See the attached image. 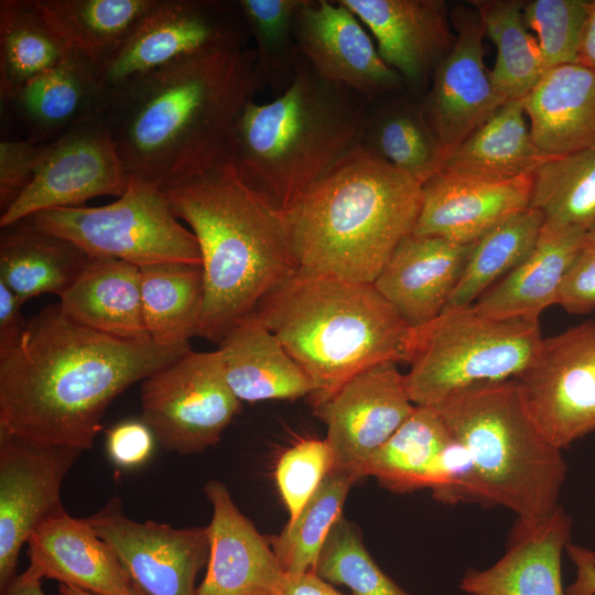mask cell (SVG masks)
<instances>
[{"label":"cell","instance_id":"6da1fadb","mask_svg":"<svg viewBox=\"0 0 595 595\" xmlns=\"http://www.w3.org/2000/svg\"><path fill=\"white\" fill-rule=\"evenodd\" d=\"M261 88L246 36L108 89L104 118L128 180L162 187L230 158L242 109Z\"/></svg>","mask_w":595,"mask_h":595},{"label":"cell","instance_id":"7a4b0ae2","mask_svg":"<svg viewBox=\"0 0 595 595\" xmlns=\"http://www.w3.org/2000/svg\"><path fill=\"white\" fill-rule=\"evenodd\" d=\"M190 350L119 339L48 305L0 355V426L39 443L90 450L111 402Z\"/></svg>","mask_w":595,"mask_h":595},{"label":"cell","instance_id":"3957f363","mask_svg":"<svg viewBox=\"0 0 595 595\" xmlns=\"http://www.w3.org/2000/svg\"><path fill=\"white\" fill-rule=\"evenodd\" d=\"M161 190L201 250L204 302L197 336L219 345L299 271L286 213L249 184L231 158Z\"/></svg>","mask_w":595,"mask_h":595},{"label":"cell","instance_id":"277c9868","mask_svg":"<svg viewBox=\"0 0 595 595\" xmlns=\"http://www.w3.org/2000/svg\"><path fill=\"white\" fill-rule=\"evenodd\" d=\"M421 203L422 184L356 144L285 212L299 270L372 284Z\"/></svg>","mask_w":595,"mask_h":595},{"label":"cell","instance_id":"5b68a950","mask_svg":"<svg viewBox=\"0 0 595 595\" xmlns=\"http://www.w3.org/2000/svg\"><path fill=\"white\" fill-rule=\"evenodd\" d=\"M369 101L321 78L299 54L288 87L251 100L230 138V158L257 191L288 212L359 143Z\"/></svg>","mask_w":595,"mask_h":595},{"label":"cell","instance_id":"8992f818","mask_svg":"<svg viewBox=\"0 0 595 595\" xmlns=\"http://www.w3.org/2000/svg\"><path fill=\"white\" fill-rule=\"evenodd\" d=\"M253 315L327 396L374 365L407 363L411 327L372 284L298 271Z\"/></svg>","mask_w":595,"mask_h":595},{"label":"cell","instance_id":"52a82bcc","mask_svg":"<svg viewBox=\"0 0 595 595\" xmlns=\"http://www.w3.org/2000/svg\"><path fill=\"white\" fill-rule=\"evenodd\" d=\"M470 453L494 506L532 521L559 506L567 466L526 414L513 379L459 390L434 407Z\"/></svg>","mask_w":595,"mask_h":595},{"label":"cell","instance_id":"ba28073f","mask_svg":"<svg viewBox=\"0 0 595 595\" xmlns=\"http://www.w3.org/2000/svg\"><path fill=\"white\" fill-rule=\"evenodd\" d=\"M541 342L539 320L495 318L473 305L444 310L411 328L407 392L414 405L434 408L465 388L515 379Z\"/></svg>","mask_w":595,"mask_h":595},{"label":"cell","instance_id":"9c48e42d","mask_svg":"<svg viewBox=\"0 0 595 595\" xmlns=\"http://www.w3.org/2000/svg\"><path fill=\"white\" fill-rule=\"evenodd\" d=\"M24 219L91 257L116 258L139 268L202 266L195 235L180 223L164 192L138 180H128L125 193L108 205L52 208Z\"/></svg>","mask_w":595,"mask_h":595},{"label":"cell","instance_id":"30bf717a","mask_svg":"<svg viewBox=\"0 0 595 595\" xmlns=\"http://www.w3.org/2000/svg\"><path fill=\"white\" fill-rule=\"evenodd\" d=\"M141 420L167 452L191 455L216 444L240 411L219 350L187 351L143 380Z\"/></svg>","mask_w":595,"mask_h":595},{"label":"cell","instance_id":"8fae6325","mask_svg":"<svg viewBox=\"0 0 595 595\" xmlns=\"http://www.w3.org/2000/svg\"><path fill=\"white\" fill-rule=\"evenodd\" d=\"M537 430L563 450L595 431V320L542 338L513 379Z\"/></svg>","mask_w":595,"mask_h":595},{"label":"cell","instance_id":"7c38bea8","mask_svg":"<svg viewBox=\"0 0 595 595\" xmlns=\"http://www.w3.org/2000/svg\"><path fill=\"white\" fill-rule=\"evenodd\" d=\"M128 177L102 112L43 144L33 178L0 215V227L42 210L77 207L97 196H121Z\"/></svg>","mask_w":595,"mask_h":595},{"label":"cell","instance_id":"4fadbf2b","mask_svg":"<svg viewBox=\"0 0 595 595\" xmlns=\"http://www.w3.org/2000/svg\"><path fill=\"white\" fill-rule=\"evenodd\" d=\"M247 30L237 1L156 0L100 65L101 78L110 89Z\"/></svg>","mask_w":595,"mask_h":595},{"label":"cell","instance_id":"5bb4252c","mask_svg":"<svg viewBox=\"0 0 595 595\" xmlns=\"http://www.w3.org/2000/svg\"><path fill=\"white\" fill-rule=\"evenodd\" d=\"M83 451L39 443L0 426V589L17 576L33 531L65 512L61 486Z\"/></svg>","mask_w":595,"mask_h":595},{"label":"cell","instance_id":"9a60e30c","mask_svg":"<svg viewBox=\"0 0 595 595\" xmlns=\"http://www.w3.org/2000/svg\"><path fill=\"white\" fill-rule=\"evenodd\" d=\"M326 425L334 468L359 479L372 454L414 409L397 363L385 361L356 374L332 393L311 399Z\"/></svg>","mask_w":595,"mask_h":595},{"label":"cell","instance_id":"2e32d148","mask_svg":"<svg viewBox=\"0 0 595 595\" xmlns=\"http://www.w3.org/2000/svg\"><path fill=\"white\" fill-rule=\"evenodd\" d=\"M85 519L147 595H196V575L209 559L207 527L133 521L118 497Z\"/></svg>","mask_w":595,"mask_h":595},{"label":"cell","instance_id":"e0dca14e","mask_svg":"<svg viewBox=\"0 0 595 595\" xmlns=\"http://www.w3.org/2000/svg\"><path fill=\"white\" fill-rule=\"evenodd\" d=\"M293 34L299 54L321 78L369 102L404 86L381 58L366 26L340 0H302Z\"/></svg>","mask_w":595,"mask_h":595},{"label":"cell","instance_id":"ac0fdd59","mask_svg":"<svg viewBox=\"0 0 595 595\" xmlns=\"http://www.w3.org/2000/svg\"><path fill=\"white\" fill-rule=\"evenodd\" d=\"M456 42L437 65L422 111L447 154L488 120L507 100L496 90L484 61L486 36L477 11L451 10Z\"/></svg>","mask_w":595,"mask_h":595},{"label":"cell","instance_id":"d6986e66","mask_svg":"<svg viewBox=\"0 0 595 595\" xmlns=\"http://www.w3.org/2000/svg\"><path fill=\"white\" fill-rule=\"evenodd\" d=\"M369 30L385 63L410 90L431 84L456 33L444 0H340Z\"/></svg>","mask_w":595,"mask_h":595},{"label":"cell","instance_id":"ffe728a7","mask_svg":"<svg viewBox=\"0 0 595 595\" xmlns=\"http://www.w3.org/2000/svg\"><path fill=\"white\" fill-rule=\"evenodd\" d=\"M533 173L494 181L440 171L422 184L413 234L468 245L531 206Z\"/></svg>","mask_w":595,"mask_h":595},{"label":"cell","instance_id":"44dd1931","mask_svg":"<svg viewBox=\"0 0 595 595\" xmlns=\"http://www.w3.org/2000/svg\"><path fill=\"white\" fill-rule=\"evenodd\" d=\"M204 493L213 517L207 571L196 595H280L286 575L269 539L240 512L223 483L207 482Z\"/></svg>","mask_w":595,"mask_h":595},{"label":"cell","instance_id":"7402d4cb","mask_svg":"<svg viewBox=\"0 0 595 595\" xmlns=\"http://www.w3.org/2000/svg\"><path fill=\"white\" fill-rule=\"evenodd\" d=\"M108 89L100 67L72 50L58 64L1 101V117L35 144L48 143L77 123L101 113Z\"/></svg>","mask_w":595,"mask_h":595},{"label":"cell","instance_id":"603a6c76","mask_svg":"<svg viewBox=\"0 0 595 595\" xmlns=\"http://www.w3.org/2000/svg\"><path fill=\"white\" fill-rule=\"evenodd\" d=\"M473 244L411 232L398 245L372 285L411 328L420 327L445 309Z\"/></svg>","mask_w":595,"mask_h":595},{"label":"cell","instance_id":"cb8c5ba5","mask_svg":"<svg viewBox=\"0 0 595 595\" xmlns=\"http://www.w3.org/2000/svg\"><path fill=\"white\" fill-rule=\"evenodd\" d=\"M572 524L560 505L541 519H517L504 556L488 569H468L459 588L469 595H565L561 558Z\"/></svg>","mask_w":595,"mask_h":595},{"label":"cell","instance_id":"d4e9b609","mask_svg":"<svg viewBox=\"0 0 595 595\" xmlns=\"http://www.w3.org/2000/svg\"><path fill=\"white\" fill-rule=\"evenodd\" d=\"M26 544L29 566L43 578L95 595H137L141 589L85 518L65 511L36 528Z\"/></svg>","mask_w":595,"mask_h":595},{"label":"cell","instance_id":"484cf974","mask_svg":"<svg viewBox=\"0 0 595 595\" xmlns=\"http://www.w3.org/2000/svg\"><path fill=\"white\" fill-rule=\"evenodd\" d=\"M532 140L547 156L595 148V72L580 63L545 72L523 99Z\"/></svg>","mask_w":595,"mask_h":595},{"label":"cell","instance_id":"4316f807","mask_svg":"<svg viewBox=\"0 0 595 595\" xmlns=\"http://www.w3.org/2000/svg\"><path fill=\"white\" fill-rule=\"evenodd\" d=\"M73 322L129 342H152L143 315L140 268L110 257H91L60 296Z\"/></svg>","mask_w":595,"mask_h":595},{"label":"cell","instance_id":"83f0119b","mask_svg":"<svg viewBox=\"0 0 595 595\" xmlns=\"http://www.w3.org/2000/svg\"><path fill=\"white\" fill-rule=\"evenodd\" d=\"M218 350L226 380L240 401L294 400L315 391L277 336L253 314L226 335Z\"/></svg>","mask_w":595,"mask_h":595},{"label":"cell","instance_id":"f1b7e54d","mask_svg":"<svg viewBox=\"0 0 595 595\" xmlns=\"http://www.w3.org/2000/svg\"><path fill=\"white\" fill-rule=\"evenodd\" d=\"M589 237L580 232L540 234L532 252L473 306L495 318L539 320L547 307L556 304L565 272Z\"/></svg>","mask_w":595,"mask_h":595},{"label":"cell","instance_id":"f546056e","mask_svg":"<svg viewBox=\"0 0 595 595\" xmlns=\"http://www.w3.org/2000/svg\"><path fill=\"white\" fill-rule=\"evenodd\" d=\"M91 256L25 219L1 228L0 281L24 304L43 293L60 296L74 283Z\"/></svg>","mask_w":595,"mask_h":595},{"label":"cell","instance_id":"4dcf8cb0","mask_svg":"<svg viewBox=\"0 0 595 595\" xmlns=\"http://www.w3.org/2000/svg\"><path fill=\"white\" fill-rule=\"evenodd\" d=\"M523 99L507 100L447 154L441 171L494 181L532 174L549 156L532 140Z\"/></svg>","mask_w":595,"mask_h":595},{"label":"cell","instance_id":"1f68e13d","mask_svg":"<svg viewBox=\"0 0 595 595\" xmlns=\"http://www.w3.org/2000/svg\"><path fill=\"white\" fill-rule=\"evenodd\" d=\"M72 50L40 0H1L0 99L54 67Z\"/></svg>","mask_w":595,"mask_h":595},{"label":"cell","instance_id":"d6a6232c","mask_svg":"<svg viewBox=\"0 0 595 595\" xmlns=\"http://www.w3.org/2000/svg\"><path fill=\"white\" fill-rule=\"evenodd\" d=\"M359 143L420 184L439 173L447 156L420 101L405 97L368 108Z\"/></svg>","mask_w":595,"mask_h":595},{"label":"cell","instance_id":"836d02e7","mask_svg":"<svg viewBox=\"0 0 595 595\" xmlns=\"http://www.w3.org/2000/svg\"><path fill=\"white\" fill-rule=\"evenodd\" d=\"M145 325L155 344L190 345L198 335L204 302L202 266L160 263L140 268Z\"/></svg>","mask_w":595,"mask_h":595},{"label":"cell","instance_id":"e575fe53","mask_svg":"<svg viewBox=\"0 0 595 595\" xmlns=\"http://www.w3.org/2000/svg\"><path fill=\"white\" fill-rule=\"evenodd\" d=\"M541 210V234L595 236V148L549 156L534 172L531 206Z\"/></svg>","mask_w":595,"mask_h":595},{"label":"cell","instance_id":"d590c367","mask_svg":"<svg viewBox=\"0 0 595 595\" xmlns=\"http://www.w3.org/2000/svg\"><path fill=\"white\" fill-rule=\"evenodd\" d=\"M478 13L485 35L495 44L496 62L490 71L496 90L506 99H523L547 69L541 51L528 28L521 0H469Z\"/></svg>","mask_w":595,"mask_h":595},{"label":"cell","instance_id":"8d00e7d4","mask_svg":"<svg viewBox=\"0 0 595 595\" xmlns=\"http://www.w3.org/2000/svg\"><path fill=\"white\" fill-rule=\"evenodd\" d=\"M452 434L432 407L415 405L408 419L366 463L363 478L375 477L386 489L411 493L426 488L430 468Z\"/></svg>","mask_w":595,"mask_h":595},{"label":"cell","instance_id":"74e56055","mask_svg":"<svg viewBox=\"0 0 595 595\" xmlns=\"http://www.w3.org/2000/svg\"><path fill=\"white\" fill-rule=\"evenodd\" d=\"M542 225L541 210L529 207L476 240L444 310L473 305L490 286L517 268L534 249Z\"/></svg>","mask_w":595,"mask_h":595},{"label":"cell","instance_id":"f35d334b","mask_svg":"<svg viewBox=\"0 0 595 595\" xmlns=\"http://www.w3.org/2000/svg\"><path fill=\"white\" fill-rule=\"evenodd\" d=\"M73 50L100 65L156 0H40Z\"/></svg>","mask_w":595,"mask_h":595},{"label":"cell","instance_id":"ab89813d","mask_svg":"<svg viewBox=\"0 0 595 595\" xmlns=\"http://www.w3.org/2000/svg\"><path fill=\"white\" fill-rule=\"evenodd\" d=\"M357 480L349 473L333 469L296 518L269 539L286 576L314 572L327 537L343 517L345 500Z\"/></svg>","mask_w":595,"mask_h":595},{"label":"cell","instance_id":"60d3db41","mask_svg":"<svg viewBox=\"0 0 595 595\" xmlns=\"http://www.w3.org/2000/svg\"><path fill=\"white\" fill-rule=\"evenodd\" d=\"M302 0H239L242 18L256 42L257 73L282 93L290 84L299 52L293 25Z\"/></svg>","mask_w":595,"mask_h":595},{"label":"cell","instance_id":"b9f144b4","mask_svg":"<svg viewBox=\"0 0 595 595\" xmlns=\"http://www.w3.org/2000/svg\"><path fill=\"white\" fill-rule=\"evenodd\" d=\"M314 573L348 587L353 595H410L379 567L358 527L344 517L331 530Z\"/></svg>","mask_w":595,"mask_h":595},{"label":"cell","instance_id":"7bdbcfd3","mask_svg":"<svg viewBox=\"0 0 595 595\" xmlns=\"http://www.w3.org/2000/svg\"><path fill=\"white\" fill-rule=\"evenodd\" d=\"M589 0H526L522 12L537 33L545 69L578 63Z\"/></svg>","mask_w":595,"mask_h":595},{"label":"cell","instance_id":"ee69618b","mask_svg":"<svg viewBox=\"0 0 595 595\" xmlns=\"http://www.w3.org/2000/svg\"><path fill=\"white\" fill-rule=\"evenodd\" d=\"M334 468L333 452L326 440L304 439L290 446L275 465V483L293 521Z\"/></svg>","mask_w":595,"mask_h":595},{"label":"cell","instance_id":"f6af8a7d","mask_svg":"<svg viewBox=\"0 0 595 595\" xmlns=\"http://www.w3.org/2000/svg\"><path fill=\"white\" fill-rule=\"evenodd\" d=\"M426 488L439 502L447 505L479 504L493 507L468 450L452 436L433 462Z\"/></svg>","mask_w":595,"mask_h":595},{"label":"cell","instance_id":"bcb514c9","mask_svg":"<svg viewBox=\"0 0 595 595\" xmlns=\"http://www.w3.org/2000/svg\"><path fill=\"white\" fill-rule=\"evenodd\" d=\"M43 144L26 139L0 142V210L4 213L30 185Z\"/></svg>","mask_w":595,"mask_h":595},{"label":"cell","instance_id":"7dc6e473","mask_svg":"<svg viewBox=\"0 0 595 595\" xmlns=\"http://www.w3.org/2000/svg\"><path fill=\"white\" fill-rule=\"evenodd\" d=\"M556 304L571 314L595 310V236L589 237L566 270Z\"/></svg>","mask_w":595,"mask_h":595},{"label":"cell","instance_id":"c3c4849f","mask_svg":"<svg viewBox=\"0 0 595 595\" xmlns=\"http://www.w3.org/2000/svg\"><path fill=\"white\" fill-rule=\"evenodd\" d=\"M153 433L142 421L122 422L107 434V448L111 459L121 467L144 463L153 450Z\"/></svg>","mask_w":595,"mask_h":595},{"label":"cell","instance_id":"681fc988","mask_svg":"<svg viewBox=\"0 0 595 595\" xmlns=\"http://www.w3.org/2000/svg\"><path fill=\"white\" fill-rule=\"evenodd\" d=\"M23 303L0 281V355L9 351L20 340L28 320L21 313Z\"/></svg>","mask_w":595,"mask_h":595},{"label":"cell","instance_id":"f907efd6","mask_svg":"<svg viewBox=\"0 0 595 595\" xmlns=\"http://www.w3.org/2000/svg\"><path fill=\"white\" fill-rule=\"evenodd\" d=\"M565 550L577 571L576 580L566 587L565 595H595V562L592 551L571 542Z\"/></svg>","mask_w":595,"mask_h":595},{"label":"cell","instance_id":"816d5d0a","mask_svg":"<svg viewBox=\"0 0 595 595\" xmlns=\"http://www.w3.org/2000/svg\"><path fill=\"white\" fill-rule=\"evenodd\" d=\"M280 595H343L314 572L286 576Z\"/></svg>","mask_w":595,"mask_h":595},{"label":"cell","instance_id":"f5cc1de1","mask_svg":"<svg viewBox=\"0 0 595 595\" xmlns=\"http://www.w3.org/2000/svg\"><path fill=\"white\" fill-rule=\"evenodd\" d=\"M42 576L32 567H28L22 574L11 581L2 595H45L42 589Z\"/></svg>","mask_w":595,"mask_h":595},{"label":"cell","instance_id":"db71d44e","mask_svg":"<svg viewBox=\"0 0 595 595\" xmlns=\"http://www.w3.org/2000/svg\"><path fill=\"white\" fill-rule=\"evenodd\" d=\"M578 63L595 72V0H589Z\"/></svg>","mask_w":595,"mask_h":595},{"label":"cell","instance_id":"11a10c76","mask_svg":"<svg viewBox=\"0 0 595 595\" xmlns=\"http://www.w3.org/2000/svg\"><path fill=\"white\" fill-rule=\"evenodd\" d=\"M58 594L60 595H95L91 593H88L86 591H83L77 587H72L65 584H60L58 586ZM137 595H147L142 589H140Z\"/></svg>","mask_w":595,"mask_h":595},{"label":"cell","instance_id":"9f6ffc18","mask_svg":"<svg viewBox=\"0 0 595 595\" xmlns=\"http://www.w3.org/2000/svg\"><path fill=\"white\" fill-rule=\"evenodd\" d=\"M592 556H593V560H594V562H595V550L592 551Z\"/></svg>","mask_w":595,"mask_h":595}]
</instances>
